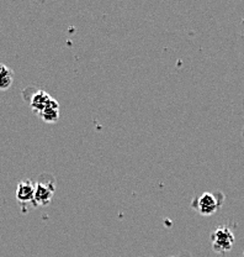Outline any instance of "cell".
<instances>
[{
	"mask_svg": "<svg viewBox=\"0 0 244 257\" xmlns=\"http://www.w3.org/2000/svg\"><path fill=\"white\" fill-rule=\"evenodd\" d=\"M211 245H212V250L214 252L218 253H226L232 250L233 245H234V234L232 230L226 225L222 226H217L216 229L211 232Z\"/></svg>",
	"mask_w": 244,
	"mask_h": 257,
	"instance_id": "obj_2",
	"label": "cell"
},
{
	"mask_svg": "<svg viewBox=\"0 0 244 257\" xmlns=\"http://www.w3.org/2000/svg\"><path fill=\"white\" fill-rule=\"evenodd\" d=\"M35 197V182L31 179H23L16 187V199L23 207L32 203Z\"/></svg>",
	"mask_w": 244,
	"mask_h": 257,
	"instance_id": "obj_4",
	"label": "cell"
},
{
	"mask_svg": "<svg viewBox=\"0 0 244 257\" xmlns=\"http://www.w3.org/2000/svg\"><path fill=\"white\" fill-rule=\"evenodd\" d=\"M14 83V72L4 63H0V90H8Z\"/></svg>",
	"mask_w": 244,
	"mask_h": 257,
	"instance_id": "obj_7",
	"label": "cell"
},
{
	"mask_svg": "<svg viewBox=\"0 0 244 257\" xmlns=\"http://www.w3.org/2000/svg\"><path fill=\"white\" fill-rule=\"evenodd\" d=\"M39 115L44 121L50 122V124L57 122L60 119V103L55 98H52L48 105Z\"/></svg>",
	"mask_w": 244,
	"mask_h": 257,
	"instance_id": "obj_5",
	"label": "cell"
},
{
	"mask_svg": "<svg viewBox=\"0 0 244 257\" xmlns=\"http://www.w3.org/2000/svg\"><path fill=\"white\" fill-rule=\"evenodd\" d=\"M222 203H223L222 193L205 192L192 200L191 208H194L201 215L208 216L216 213L221 208Z\"/></svg>",
	"mask_w": 244,
	"mask_h": 257,
	"instance_id": "obj_1",
	"label": "cell"
},
{
	"mask_svg": "<svg viewBox=\"0 0 244 257\" xmlns=\"http://www.w3.org/2000/svg\"><path fill=\"white\" fill-rule=\"evenodd\" d=\"M51 99H52V96L48 94L47 92H45V90H37L30 99L31 109L36 111L37 114H40L48 105Z\"/></svg>",
	"mask_w": 244,
	"mask_h": 257,
	"instance_id": "obj_6",
	"label": "cell"
},
{
	"mask_svg": "<svg viewBox=\"0 0 244 257\" xmlns=\"http://www.w3.org/2000/svg\"><path fill=\"white\" fill-rule=\"evenodd\" d=\"M56 192L55 178L50 177L47 179H39L35 182V197L32 200V205L35 208L47 205L52 202L53 195Z\"/></svg>",
	"mask_w": 244,
	"mask_h": 257,
	"instance_id": "obj_3",
	"label": "cell"
}]
</instances>
